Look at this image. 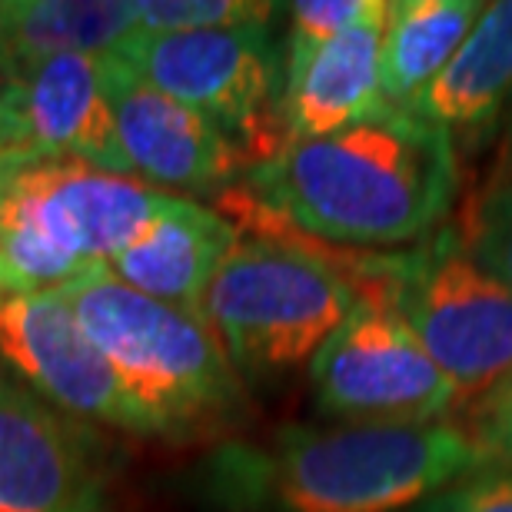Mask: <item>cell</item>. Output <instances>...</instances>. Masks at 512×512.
Here are the masks:
<instances>
[{"label":"cell","mask_w":512,"mask_h":512,"mask_svg":"<svg viewBox=\"0 0 512 512\" xmlns=\"http://www.w3.org/2000/svg\"><path fill=\"white\" fill-rule=\"evenodd\" d=\"M459 193L456 137L386 107L326 137L283 143L223 193L233 223H273L336 250H406L446 227Z\"/></svg>","instance_id":"6da1fadb"},{"label":"cell","mask_w":512,"mask_h":512,"mask_svg":"<svg viewBox=\"0 0 512 512\" xmlns=\"http://www.w3.org/2000/svg\"><path fill=\"white\" fill-rule=\"evenodd\" d=\"M486 463L463 419L293 423L217 443L193 469L190 493L210 512H413Z\"/></svg>","instance_id":"7a4b0ae2"},{"label":"cell","mask_w":512,"mask_h":512,"mask_svg":"<svg viewBox=\"0 0 512 512\" xmlns=\"http://www.w3.org/2000/svg\"><path fill=\"white\" fill-rule=\"evenodd\" d=\"M60 293L160 439H220L247 423V383L203 320L137 293L107 263L67 280Z\"/></svg>","instance_id":"3957f363"},{"label":"cell","mask_w":512,"mask_h":512,"mask_svg":"<svg viewBox=\"0 0 512 512\" xmlns=\"http://www.w3.org/2000/svg\"><path fill=\"white\" fill-rule=\"evenodd\" d=\"M240 240L210 286L203 320L247 389L310 366L360 300L350 250L273 223H237Z\"/></svg>","instance_id":"277c9868"},{"label":"cell","mask_w":512,"mask_h":512,"mask_svg":"<svg viewBox=\"0 0 512 512\" xmlns=\"http://www.w3.org/2000/svg\"><path fill=\"white\" fill-rule=\"evenodd\" d=\"M180 193L77 157L14 150L0 163V290H54L110 263L163 217Z\"/></svg>","instance_id":"5b68a950"},{"label":"cell","mask_w":512,"mask_h":512,"mask_svg":"<svg viewBox=\"0 0 512 512\" xmlns=\"http://www.w3.org/2000/svg\"><path fill=\"white\" fill-rule=\"evenodd\" d=\"M350 273L360 296L403 316L466 409L512 373V290L466 253L453 223L406 250H350Z\"/></svg>","instance_id":"8992f818"},{"label":"cell","mask_w":512,"mask_h":512,"mask_svg":"<svg viewBox=\"0 0 512 512\" xmlns=\"http://www.w3.org/2000/svg\"><path fill=\"white\" fill-rule=\"evenodd\" d=\"M117 57L157 90L217 124L243 150L250 167L283 147V60L270 24L133 34L120 44Z\"/></svg>","instance_id":"52a82bcc"},{"label":"cell","mask_w":512,"mask_h":512,"mask_svg":"<svg viewBox=\"0 0 512 512\" xmlns=\"http://www.w3.org/2000/svg\"><path fill=\"white\" fill-rule=\"evenodd\" d=\"M313 406L326 423H446L463 396L393 306L360 296L310 360Z\"/></svg>","instance_id":"ba28073f"},{"label":"cell","mask_w":512,"mask_h":512,"mask_svg":"<svg viewBox=\"0 0 512 512\" xmlns=\"http://www.w3.org/2000/svg\"><path fill=\"white\" fill-rule=\"evenodd\" d=\"M0 360L47 403L84 423L160 439L147 409L84 333L60 286L0 300Z\"/></svg>","instance_id":"9c48e42d"},{"label":"cell","mask_w":512,"mask_h":512,"mask_svg":"<svg viewBox=\"0 0 512 512\" xmlns=\"http://www.w3.org/2000/svg\"><path fill=\"white\" fill-rule=\"evenodd\" d=\"M114 446L0 370V512H100Z\"/></svg>","instance_id":"30bf717a"},{"label":"cell","mask_w":512,"mask_h":512,"mask_svg":"<svg viewBox=\"0 0 512 512\" xmlns=\"http://www.w3.org/2000/svg\"><path fill=\"white\" fill-rule=\"evenodd\" d=\"M104 90L133 177L180 197H213L233 190L250 160L217 124L143 80L117 54L100 57Z\"/></svg>","instance_id":"8fae6325"},{"label":"cell","mask_w":512,"mask_h":512,"mask_svg":"<svg viewBox=\"0 0 512 512\" xmlns=\"http://www.w3.org/2000/svg\"><path fill=\"white\" fill-rule=\"evenodd\" d=\"M386 4L389 0H380L370 17L323 44H286L280 87L283 143L326 137L389 107L380 74Z\"/></svg>","instance_id":"7c38bea8"},{"label":"cell","mask_w":512,"mask_h":512,"mask_svg":"<svg viewBox=\"0 0 512 512\" xmlns=\"http://www.w3.org/2000/svg\"><path fill=\"white\" fill-rule=\"evenodd\" d=\"M4 97L14 110L24 150L34 157H77L110 173H130L114 107L104 90L100 57L67 54L7 80Z\"/></svg>","instance_id":"4fadbf2b"},{"label":"cell","mask_w":512,"mask_h":512,"mask_svg":"<svg viewBox=\"0 0 512 512\" xmlns=\"http://www.w3.org/2000/svg\"><path fill=\"white\" fill-rule=\"evenodd\" d=\"M237 240L240 227L227 213L177 197L143 237L120 250L107 266L137 293L203 320L210 286Z\"/></svg>","instance_id":"5bb4252c"},{"label":"cell","mask_w":512,"mask_h":512,"mask_svg":"<svg viewBox=\"0 0 512 512\" xmlns=\"http://www.w3.org/2000/svg\"><path fill=\"white\" fill-rule=\"evenodd\" d=\"M133 34L137 0H0V74L14 80L67 54H117Z\"/></svg>","instance_id":"9a60e30c"},{"label":"cell","mask_w":512,"mask_h":512,"mask_svg":"<svg viewBox=\"0 0 512 512\" xmlns=\"http://www.w3.org/2000/svg\"><path fill=\"white\" fill-rule=\"evenodd\" d=\"M506 107H512V0H493L409 114L459 137L496 124Z\"/></svg>","instance_id":"2e32d148"},{"label":"cell","mask_w":512,"mask_h":512,"mask_svg":"<svg viewBox=\"0 0 512 512\" xmlns=\"http://www.w3.org/2000/svg\"><path fill=\"white\" fill-rule=\"evenodd\" d=\"M483 10V0H389L380 47L386 104L413 107L456 57Z\"/></svg>","instance_id":"e0dca14e"},{"label":"cell","mask_w":512,"mask_h":512,"mask_svg":"<svg viewBox=\"0 0 512 512\" xmlns=\"http://www.w3.org/2000/svg\"><path fill=\"white\" fill-rule=\"evenodd\" d=\"M453 230L466 253L512 290V153H499L496 167L459 207Z\"/></svg>","instance_id":"ac0fdd59"},{"label":"cell","mask_w":512,"mask_h":512,"mask_svg":"<svg viewBox=\"0 0 512 512\" xmlns=\"http://www.w3.org/2000/svg\"><path fill=\"white\" fill-rule=\"evenodd\" d=\"M276 4L260 0H137V34H197L270 24Z\"/></svg>","instance_id":"d6986e66"},{"label":"cell","mask_w":512,"mask_h":512,"mask_svg":"<svg viewBox=\"0 0 512 512\" xmlns=\"http://www.w3.org/2000/svg\"><path fill=\"white\" fill-rule=\"evenodd\" d=\"M413 512H512V466L486 463L419 503Z\"/></svg>","instance_id":"ffe728a7"},{"label":"cell","mask_w":512,"mask_h":512,"mask_svg":"<svg viewBox=\"0 0 512 512\" xmlns=\"http://www.w3.org/2000/svg\"><path fill=\"white\" fill-rule=\"evenodd\" d=\"M380 0H300L290 4V47H310L323 44L343 30L356 27L376 10Z\"/></svg>","instance_id":"44dd1931"},{"label":"cell","mask_w":512,"mask_h":512,"mask_svg":"<svg viewBox=\"0 0 512 512\" xmlns=\"http://www.w3.org/2000/svg\"><path fill=\"white\" fill-rule=\"evenodd\" d=\"M459 419L476 439V446L489 456V463L512 466V373L483 399H476Z\"/></svg>","instance_id":"7402d4cb"},{"label":"cell","mask_w":512,"mask_h":512,"mask_svg":"<svg viewBox=\"0 0 512 512\" xmlns=\"http://www.w3.org/2000/svg\"><path fill=\"white\" fill-rule=\"evenodd\" d=\"M14 150H24V140H20L14 110H10L7 97H4V90H0V160L10 157Z\"/></svg>","instance_id":"603a6c76"},{"label":"cell","mask_w":512,"mask_h":512,"mask_svg":"<svg viewBox=\"0 0 512 512\" xmlns=\"http://www.w3.org/2000/svg\"><path fill=\"white\" fill-rule=\"evenodd\" d=\"M506 153H512V114H509V130H506Z\"/></svg>","instance_id":"cb8c5ba5"},{"label":"cell","mask_w":512,"mask_h":512,"mask_svg":"<svg viewBox=\"0 0 512 512\" xmlns=\"http://www.w3.org/2000/svg\"><path fill=\"white\" fill-rule=\"evenodd\" d=\"M0 163H4V160H0ZM0 300H4V290H0Z\"/></svg>","instance_id":"d4e9b609"}]
</instances>
